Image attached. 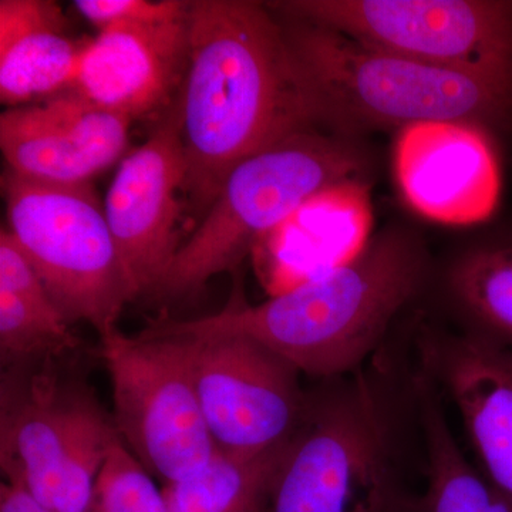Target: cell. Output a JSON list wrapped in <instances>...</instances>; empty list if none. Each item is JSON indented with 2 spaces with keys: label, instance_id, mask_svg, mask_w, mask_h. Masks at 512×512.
I'll list each match as a JSON object with an SVG mask.
<instances>
[{
  "label": "cell",
  "instance_id": "6",
  "mask_svg": "<svg viewBox=\"0 0 512 512\" xmlns=\"http://www.w3.org/2000/svg\"><path fill=\"white\" fill-rule=\"evenodd\" d=\"M8 231L28 256L67 323H89L100 338L117 329L138 298L93 184L59 185L2 177Z\"/></svg>",
  "mask_w": 512,
  "mask_h": 512
},
{
  "label": "cell",
  "instance_id": "10",
  "mask_svg": "<svg viewBox=\"0 0 512 512\" xmlns=\"http://www.w3.org/2000/svg\"><path fill=\"white\" fill-rule=\"evenodd\" d=\"M409 328L414 362L457 410L478 470L512 510V346L450 328L424 311Z\"/></svg>",
  "mask_w": 512,
  "mask_h": 512
},
{
  "label": "cell",
  "instance_id": "13",
  "mask_svg": "<svg viewBox=\"0 0 512 512\" xmlns=\"http://www.w3.org/2000/svg\"><path fill=\"white\" fill-rule=\"evenodd\" d=\"M131 123L76 93L0 116V148L8 170L37 183L92 184L123 160Z\"/></svg>",
  "mask_w": 512,
  "mask_h": 512
},
{
  "label": "cell",
  "instance_id": "18",
  "mask_svg": "<svg viewBox=\"0 0 512 512\" xmlns=\"http://www.w3.org/2000/svg\"><path fill=\"white\" fill-rule=\"evenodd\" d=\"M433 288L450 328L512 346V232H491L456 249L434 266Z\"/></svg>",
  "mask_w": 512,
  "mask_h": 512
},
{
  "label": "cell",
  "instance_id": "17",
  "mask_svg": "<svg viewBox=\"0 0 512 512\" xmlns=\"http://www.w3.org/2000/svg\"><path fill=\"white\" fill-rule=\"evenodd\" d=\"M372 221L369 183L335 185L303 204L261 242L269 244L278 265V293L355 259L372 238Z\"/></svg>",
  "mask_w": 512,
  "mask_h": 512
},
{
  "label": "cell",
  "instance_id": "8",
  "mask_svg": "<svg viewBox=\"0 0 512 512\" xmlns=\"http://www.w3.org/2000/svg\"><path fill=\"white\" fill-rule=\"evenodd\" d=\"M113 386V423L141 466L163 484L191 476L217 453L185 356L173 338H101Z\"/></svg>",
  "mask_w": 512,
  "mask_h": 512
},
{
  "label": "cell",
  "instance_id": "19",
  "mask_svg": "<svg viewBox=\"0 0 512 512\" xmlns=\"http://www.w3.org/2000/svg\"><path fill=\"white\" fill-rule=\"evenodd\" d=\"M414 389L423 433L424 484L402 512H512L468 461L448 423L443 396L416 363Z\"/></svg>",
  "mask_w": 512,
  "mask_h": 512
},
{
  "label": "cell",
  "instance_id": "20",
  "mask_svg": "<svg viewBox=\"0 0 512 512\" xmlns=\"http://www.w3.org/2000/svg\"><path fill=\"white\" fill-rule=\"evenodd\" d=\"M288 443L256 456L217 451L191 476L163 485L168 511L266 512Z\"/></svg>",
  "mask_w": 512,
  "mask_h": 512
},
{
  "label": "cell",
  "instance_id": "22",
  "mask_svg": "<svg viewBox=\"0 0 512 512\" xmlns=\"http://www.w3.org/2000/svg\"><path fill=\"white\" fill-rule=\"evenodd\" d=\"M79 348L62 316L49 315L0 289V359L5 367L57 359Z\"/></svg>",
  "mask_w": 512,
  "mask_h": 512
},
{
  "label": "cell",
  "instance_id": "21",
  "mask_svg": "<svg viewBox=\"0 0 512 512\" xmlns=\"http://www.w3.org/2000/svg\"><path fill=\"white\" fill-rule=\"evenodd\" d=\"M117 434L113 420L106 416L92 390L86 387L74 412L47 510L90 511L94 485Z\"/></svg>",
  "mask_w": 512,
  "mask_h": 512
},
{
  "label": "cell",
  "instance_id": "16",
  "mask_svg": "<svg viewBox=\"0 0 512 512\" xmlns=\"http://www.w3.org/2000/svg\"><path fill=\"white\" fill-rule=\"evenodd\" d=\"M89 37H76L59 3L0 0V101L6 109L72 92Z\"/></svg>",
  "mask_w": 512,
  "mask_h": 512
},
{
  "label": "cell",
  "instance_id": "7",
  "mask_svg": "<svg viewBox=\"0 0 512 512\" xmlns=\"http://www.w3.org/2000/svg\"><path fill=\"white\" fill-rule=\"evenodd\" d=\"M286 18L333 30L420 62L512 77V2L500 0H286Z\"/></svg>",
  "mask_w": 512,
  "mask_h": 512
},
{
  "label": "cell",
  "instance_id": "1",
  "mask_svg": "<svg viewBox=\"0 0 512 512\" xmlns=\"http://www.w3.org/2000/svg\"><path fill=\"white\" fill-rule=\"evenodd\" d=\"M414 470L424 446L406 322L355 372L308 389L266 512H402Z\"/></svg>",
  "mask_w": 512,
  "mask_h": 512
},
{
  "label": "cell",
  "instance_id": "15",
  "mask_svg": "<svg viewBox=\"0 0 512 512\" xmlns=\"http://www.w3.org/2000/svg\"><path fill=\"white\" fill-rule=\"evenodd\" d=\"M55 359L3 369L0 382V467L6 483L18 485L49 507L57 471L86 384L63 379Z\"/></svg>",
  "mask_w": 512,
  "mask_h": 512
},
{
  "label": "cell",
  "instance_id": "9",
  "mask_svg": "<svg viewBox=\"0 0 512 512\" xmlns=\"http://www.w3.org/2000/svg\"><path fill=\"white\" fill-rule=\"evenodd\" d=\"M181 340L218 451L256 456L291 440L308 393L295 367L238 336Z\"/></svg>",
  "mask_w": 512,
  "mask_h": 512
},
{
  "label": "cell",
  "instance_id": "5",
  "mask_svg": "<svg viewBox=\"0 0 512 512\" xmlns=\"http://www.w3.org/2000/svg\"><path fill=\"white\" fill-rule=\"evenodd\" d=\"M372 157L360 138L322 126L291 131L239 161L157 286L187 298L214 276L235 272L303 204L335 185L369 183Z\"/></svg>",
  "mask_w": 512,
  "mask_h": 512
},
{
  "label": "cell",
  "instance_id": "26",
  "mask_svg": "<svg viewBox=\"0 0 512 512\" xmlns=\"http://www.w3.org/2000/svg\"><path fill=\"white\" fill-rule=\"evenodd\" d=\"M0 512H50L35 498L18 487L9 483L0 485Z\"/></svg>",
  "mask_w": 512,
  "mask_h": 512
},
{
  "label": "cell",
  "instance_id": "25",
  "mask_svg": "<svg viewBox=\"0 0 512 512\" xmlns=\"http://www.w3.org/2000/svg\"><path fill=\"white\" fill-rule=\"evenodd\" d=\"M185 3L187 0H76L74 8L101 32L119 23L153 22L168 18L180 12Z\"/></svg>",
  "mask_w": 512,
  "mask_h": 512
},
{
  "label": "cell",
  "instance_id": "23",
  "mask_svg": "<svg viewBox=\"0 0 512 512\" xmlns=\"http://www.w3.org/2000/svg\"><path fill=\"white\" fill-rule=\"evenodd\" d=\"M89 512H170L163 490L119 434L97 477Z\"/></svg>",
  "mask_w": 512,
  "mask_h": 512
},
{
  "label": "cell",
  "instance_id": "2",
  "mask_svg": "<svg viewBox=\"0 0 512 512\" xmlns=\"http://www.w3.org/2000/svg\"><path fill=\"white\" fill-rule=\"evenodd\" d=\"M177 106L183 194L201 215L239 161L291 131L320 126L284 19L251 0H190Z\"/></svg>",
  "mask_w": 512,
  "mask_h": 512
},
{
  "label": "cell",
  "instance_id": "11",
  "mask_svg": "<svg viewBox=\"0 0 512 512\" xmlns=\"http://www.w3.org/2000/svg\"><path fill=\"white\" fill-rule=\"evenodd\" d=\"M185 158L177 100L143 146L120 161L104 212L138 296L156 292L177 252Z\"/></svg>",
  "mask_w": 512,
  "mask_h": 512
},
{
  "label": "cell",
  "instance_id": "3",
  "mask_svg": "<svg viewBox=\"0 0 512 512\" xmlns=\"http://www.w3.org/2000/svg\"><path fill=\"white\" fill-rule=\"evenodd\" d=\"M434 264L413 229L377 232L348 264L249 305L241 288L221 312L154 323L143 338L238 336L264 346L299 373L325 380L369 362L394 333L397 320L429 292Z\"/></svg>",
  "mask_w": 512,
  "mask_h": 512
},
{
  "label": "cell",
  "instance_id": "12",
  "mask_svg": "<svg viewBox=\"0 0 512 512\" xmlns=\"http://www.w3.org/2000/svg\"><path fill=\"white\" fill-rule=\"evenodd\" d=\"M190 55V2L153 22L97 32L84 52L73 93L133 123L163 116L177 100Z\"/></svg>",
  "mask_w": 512,
  "mask_h": 512
},
{
  "label": "cell",
  "instance_id": "4",
  "mask_svg": "<svg viewBox=\"0 0 512 512\" xmlns=\"http://www.w3.org/2000/svg\"><path fill=\"white\" fill-rule=\"evenodd\" d=\"M279 16L322 127L356 138L426 123L470 124L485 133L512 127V77L393 55Z\"/></svg>",
  "mask_w": 512,
  "mask_h": 512
},
{
  "label": "cell",
  "instance_id": "14",
  "mask_svg": "<svg viewBox=\"0 0 512 512\" xmlns=\"http://www.w3.org/2000/svg\"><path fill=\"white\" fill-rule=\"evenodd\" d=\"M394 171L407 204L441 224L483 222L500 197L493 144L488 133L470 124L404 128L394 150Z\"/></svg>",
  "mask_w": 512,
  "mask_h": 512
},
{
  "label": "cell",
  "instance_id": "24",
  "mask_svg": "<svg viewBox=\"0 0 512 512\" xmlns=\"http://www.w3.org/2000/svg\"><path fill=\"white\" fill-rule=\"evenodd\" d=\"M0 289L49 315H60L45 284L8 229L0 231ZM63 318V316H62Z\"/></svg>",
  "mask_w": 512,
  "mask_h": 512
}]
</instances>
